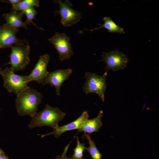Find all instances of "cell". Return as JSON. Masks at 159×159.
<instances>
[{"label":"cell","mask_w":159,"mask_h":159,"mask_svg":"<svg viewBox=\"0 0 159 159\" xmlns=\"http://www.w3.org/2000/svg\"><path fill=\"white\" fill-rule=\"evenodd\" d=\"M9 56L10 69L14 72L25 69L30 62V47L28 42L24 41L11 47Z\"/></svg>","instance_id":"3957f363"},{"label":"cell","mask_w":159,"mask_h":159,"mask_svg":"<svg viewBox=\"0 0 159 159\" xmlns=\"http://www.w3.org/2000/svg\"><path fill=\"white\" fill-rule=\"evenodd\" d=\"M48 40L54 45L58 53L59 61L68 60L73 55L70 37L65 33L56 32Z\"/></svg>","instance_id":"8992f818"},{"label":"cell","mask_w":159,"mask_h":159,"mask_svg":"<svg viewBox=\"0 0 159 159\" xmlns=\"http://www.w3.org/2000/svg\"><path fill=\"white\" fill-rule=\"evenodd\" d=\"M86 147L84 143L80 142L79 138H77V145L74 150V153L72 155V159H83V153Z\"/></svg>","instance_id":"d6986e66"},{"label":"cell","mask_w":159,"mask_h":159,"mask_svg":"<svg viewBox=\"0 0 159 159\" xmlns=\"http://www.w3.org/2000/svg\"><path fill=\"white\" fill-rule=\"evenodd\" d=\"M89 115L88 112L84 110L81 115L74 121L62 126H59L50 132L44 135H38L42 138L51 135H54L56 138L59 137L62 133L67 131L80 129L86 121L88 119Z\"/></svg>","instance_id":"7c38bea8"},{"label":"cell","mask_w":159,"mask_h":159,"mask_svg":"<svg viewBox=\"0 0 159 159\" xmlns=\"http://www.w3.org/2000/svg\"><path fill=\"white\" fill-rule=\"evenodd\" d=\"M55 3L59 6V9L56 13L61 16L60 22L63 26L69 27L79 22L82 17V14L74 10L66 2L61 0H56Z\"/></svg>","instance_id":"ba28073f"},{"label":"cell","mask_w":159,"mask_h":159,"mask_svg":"<svg viewBox=\"0 0 159 159\" xmlns=\"http://www.w3.org/2000/svg\"><path fill=\"white\" fill-rule=\"evenodd\" d=\"M21 0H9L8 2L11 4L12 5L17 4L19 3Z\"/></svg>","instance_id":"44dd1931"},{"label":"cell","mask_w":159,"mask_h":159,"mask_svg":"<svg viewBox=\"0 0 159 159\" xmlns=\"http://www.w3.org/2000/svg\"><path fill=\"white\" fill-rule=\"evenodd\" d=\"M0 159H9L7 157L3 155L0 156Z\"/></svg>","instance_id":"7402d4cb"},{"label":"cell","mask_w":159,"mask_h":159,"mask_svg":"<svg viewBox=\"0 0 159 159\" xmlns=\"http://www.w3.org/2000/svg\"><path fill=\"white\" fill-rule=\"evenodd\" d=\"M50 59L47 54L41 55L33 69L28 75L26 76L28 82L35 81L39 84H42L49 72L47 66Z\"/></svg>","instance_id":"30bf717a"},{"label":"cell","mask_w":159,"mask_h":159,"mask_svg":"<svg viewBox=\"0 0 159 159\" xmlns=\"http://www.w3.org/2000/svg\"><path fill=\"white\" fill-rule=\"evenodd\" d=\"M39 6V1L38 0H24L17 4L12 5V9L22 12L32 7Z\"/></svg>","instance_id":"e0dca14e"},{"label":"cell","mask_w":159,"mask_h":159,"mask_svg":"<svg viewBox=\"0 0 159 159\" xmlns=\"http://www.w3.org/2000/svg\"><path fill=\"white\" fill-rule=\"evenodd\" d=\"M1 72L0 71V73H1Z\"/></svg>","instance_id":"cb8c5ba5"},{"label":"cell","mask_w":159,"mask_h":159,"mask_svg":"<svg viewBox=\"0 0 159 159\" xmlns=\"http://www.w3.org/2000/svg\"><path fill=\"white\" fill-rule=\"evenodd\" d=\"M70 144H69L67 145L65 148L64 151L61 156H57L55 159H72V158L70 157H67L66 156V154L68 150V149L69 148V146Z\"/></svg>","instance_id":"ffe728a7"},{"label":"cell","mask_w":159,"mask_h":159,"mask_svg":"<svg viewBox=\"0 0 159 159\" xmlns=\"http://www.w3.org/2000/svg\"><path fill=\"white\" fill-rule=\"evenodd\" d=\"M66 115L59 108L47 104L43 110L36 112L32 117L28 127L30 128H33L47 126L55 129L59 126V122L64 119Z\"/></svg>","instance_id":"7a4b0ae2"},{"label":"cell","mask_w":159,"mask_h":159,"mask_svg":"<svg viewBox=\"0 0 159 159\" xmlns=\"http://www.w3.org/2000/svg\"><path fill=\"white\" fill-rule=\"evenodd\" d=\"M107 72L102 75L95 73L86 72L84 78L85 81L83 90L86 95L94 93L100 97L103 102L105 101V93L107 89L106 79Z\"/></svg>","instance_id":"277c9868"},{"label":"cell","mask_w":159,"mask_h":159,"mask_svg":"<svg viewBox=\"0 0 159 159\" xmlns=\"http://www.w3.org/2000/svg\"><path fill=\"white\" fill-rule=\"evenodd\" d=\"M103 20L104 21V23L102 24H99L101 26L99 27L89 30L85 29L80 31L79 32L82 33L84 31L87 30L92 32L95 30L103 28L107 29L109 32L120 34L124 33V29L117 24L110 17H105L103 18Z\"/></svg>","instance_id":"9a60e30c"},{"label":"cell","mask_w":159,"mask_h":159,"mask_svg":"<svg viewBox=\"0 0 159 159\" xmlns=\"http://www.w3.org/2000/svg\"><path fill=\"white\" fill-rule=\"evenodd\" d=\"M18 29L7 24L0 29V47H11L24 39H18L16 34Z\"/></svg>","instance_id":"8fae6325"},{"label":"cell","mask_w":159,"mask_h":159,"mask_svg":"<svg viewBox=\"0 0 159 159\" xmlns=\"http://www.w3.org/2000/svg\"><path fill=\"white\" fill-rule=\"evenodd\" d=\"M72 72V69L70 68L58 69L49 72L42 84L43 86L49 84L51 86H54L56 94L60 96V89L63 83L68 79Z\"/></svg>","instance_id":"9c48e42d"},{"label":"cell","mask_w":159,"mask_h":159,"mask_svg":"<svg viewBox=\"0 0 159 159\" xmlns=\"http://www.w3.org/2000/svg\"><path fill=\"white\" fill-rule=\"evenodd\" d=\"M43 97L42 93L29 87L17 95L15 104L18 115L32 117L36 113Z\"/></svg>","instance_id":"6da1fadb"},{"label":"cell","mask_w":159,"mask_h":159,"mask_svg":"<svg viewBox=\"0 0 159 159\" xmlns=\"http://www.w3.org/2000/svg\"><path fill=\"white\" fill-rule=\"evenodd\" d=\"M1 73L4 78V86L10 92L17 95L29 87L26 75L16 74L8 67Z\"/></svg>","instance_id":"5b68a950"},{"label":"cell","mask_w":159,"mask_h":159,"mask_svg":"<svg viewBox=\"0 0 159 159\" xmlns=\"http://www.w3.org/2000/svg\"><path fill=\"white\" fill-rule=\"evenodd\" d=\"M84 136L88 140L89 147L86 148L87 150L93 159H101L102 155L96 146L94 141L88 133H84Z\"/></svg>","instance_id":"2e32d148"},{"label":"cell","mask_w":159,"mask_h":159,"mask_svg":"<svg viewBox=\"0 0 159 159\" xmlns=\"http://www.w3.org/2000/svg\"><path fill=\"white\" fill-rule=\"evenodd\" d=\"M103 116V111L101 110L95 118L88 119L82 127L78 129V131L88 134L98 132L102 126L101 119Z\"/></svg>","instance_id":"5bb4252c"},{"label":"cell","mask_w":159,"mask_h":159,"mask_svg":"<svg viewBox=\"0 0 159 159\" xmlns=\"http://www.w3.org/2000/svg\"><path fill=\"white\" fill-rule=\"evenodd\" d=\"M24 15L23 12L13 10L11 12L4 14V16L7 25L17 29L23 27L29 30L26 22L22 21V18Z\"/></svg>","instance_id":"4fadbf2b"},{"label":"cell","mask_w":159,"mask_h":159,"mask_svg":"<svg viewBox=\"0 0 159 159\" xmlns=\"http://www.w3.org/2000/svg\"><path fill=\"white\" fill-rule=\"evenodd\" d=\"M100 61L105 63V69L107 72L110 70L117 71L125 68L128 61L127 55L118 49L109 52H103Z\"/></svg>","instance_id":"52a82bcc"},{"label":"cell","mask_w":159,"mask_h":159,"mask_svg":"<svg viewBox=\"0 0 159 159\" xmlns=\"http://www.w3.org/2000/svg\"><path fill=\"white\" fill-rule=\"evenodd\" d=\"M26 15V19L25 21L27 25L32 23L38 29L43 30L42 28L39 27L37 25L32 21L33 20L35 19L36 15L38 14V12L34 8V7H32L25 10L22 11Z\"/></svg>","instance_id":"ac0fdd59"},{"label":"cell","mask_w":159,"mask_h":159,"mask_svg":"<svg viewBox=\"0 0 159 159\" xmlns=\"http://www.w3.org/2000/svg\"><path fill=\"white\" fill-rule=\"evenodd\" d=\"M4 154V153L0 149V156L3 155Z\"/></svg>","instance_id":"603a6c76"}]
</instances>
